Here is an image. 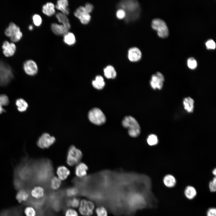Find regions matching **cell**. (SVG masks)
Segmentation results:
<instances>
[{
    "label": "cell",
    "mask_w": 216,
    "mask_h": 216,
    "mask_svg": "<svg viewBox=\"0 0 216 216\" xmlns=\"http://www.w3.org/2000/svg\"><path fill=\"white\" fill-rule=\"evenodd\" d=\"M78 208L79 214L82 216H92L94 213L95 204L91 200L83 199L80 200Z\"/></svg>",
    "instance_id": "5"
},
{
    "label": "cell",
    "mask_w": 216,
    "mask_h": 216,
    "mask_svg": "<svg viewBox=\"0 0 216 216\" xmlns=\"http://www.w3.org/2000/svg\"><path fill=\"white\" fill-rule=\"evenodd\" d=\"M116 15L117 17L119 19H124L126 16V13L123 9L119 8L116 12Z\"/></svg>",
    "instance_id": "39"
},
{
    "label": "cell",
    "mask_w": 216,
    "mask_h": 216,
    "mask_svg": "<svg viewBox=\"0 0 216 216\" xmlns=\"http://www.w3.org/2000/svg\"><path fill=\"white\" fill-rule=\"evenodd\" d=\"M88 118L90 122L97 125L104 124L106 121L105 116L99 109L94 108L92 109L88 113Z\"/></svg>",
    "instance_id": "8"
},
{
    "label": "cell",
    "mask_w": 216,
    "mask_h": 216,
    "mask_svg": "<svg viewBox=\"0 0 216 216\" xmlns=\"http://www.w3.org/2000/svg\"><path fill=\"white\" fill-rule=\"evenodd\" d=\"M57 177L61 181L66 180L70 174L69 170L66 166H58L56 170Z\"/></svg>",
    "instance_id": "18"
},
{
    "label": "cell",
    "mask_w": 216,
    "mask_h": 216,
    "mask_svg": "<svg viewBox=\"0 0 216 216\" xmlns=\"http://www.w3.org/2000/svg\"><path fill=\"white\" fill-rule=\"evenodd\" d=\"M152 28L157 32L158 35L160 38H165L169 35V30L165 22L161 19L158 18L152 20L151 24Z\"/></svg>",
    "instance_id": "7"
},
{
    "label": "cell",
    "mask_w": 216,
    "mask_h": 216,
    "mask_svg": "<svg viewBox=\"0 0 216 216\" xmlns=\"http://www.w3.org/2000/svg\"><path fill=\"white\" fill-rule=\"evenodd\" d=\"M15 104L17 110L20 112L26 111L28 106L27 102L22 98L17 99L16 101Z\"/></svg>",
    "instance_id": "26"
},
{
    "label": "cell",
    "mask_w": 216,
    "mask_h": 216,
    "mask_svg": "<svg viewBox=\"0 0 216 216\" xmlns=\"http://www.w3.org/2000/svg\"><path fill=\"white\" fill-rule=\"evenodd\" d=\"M70 28V26L59 25L56 23H53L51 25V29L53 32L58 35H64L68 32Z\"/></svg>",
    "instance_id": "14"
},
{
    "label": "cell",
    "mask_w": 216,
    "mask_h": 216,
    "mask_svg": "<svg viewBox=\"0 0 216 216\" xmlns=\"http://www.w3.org/2000/svg\"><path fill=\"white\" fill-rule=\"evenodd\" d=\"M88 167L86 164L82 162H80L76 165L75 173L76 176L79 178H82L87 174Z\"/></svg>",
    "instance_id": "16"
},
{
    "label": "cell",
    "mask_w": 216,
    "mask_h": 216,
    "mask_svg": "<svg viewBox=\"0 0 216 216\" xmlns=\"http://www.w3.org/2000/svg\"><path fill=\"white\" fill-rule=\"evenodd\" d=\"M123 126L128 129L129 135L132 137L138 136L140 132V125L136 120L131 116H125L122 122Z\"/></svg>",
    "instance_id": "2"
},
{
    "label": "cell",
    "mask_w": 216,
    "mask_h": 216,
    "mask_svg": "<svg viewBox=\"0 0 216 216\" xmlns=\"http://www.w3.org/2000/svg\"><path fill=\"white\" fill-rule=\"evenodd\" d=\"M42 11L46 15L49 16H51L55 13V6L52 3L47 2L43 5Z\"/></svg>",
    "instance_id": "21"
},
{
    "label": "cell",
    "mask_w": 216,
    "mask_h": 216,
    "mask_svg": "<svg viewBox=\"0 0 216 216\" xmlns=\"http://www.w3.org/2000/svg\"><path fill=\"white\" fill-rule=\"evenodd\" d=\"M14 77L12 69L7 64L0 61V86L8 84Z\"/></svg>",
    "instance_id": "3"
},
{
    "label": "cell",
    "mask_w": 216,
    "mask_h": 216,
    "mask_svg": "<svg viewBox=\"0 0 216 216\" xmlns=\"http://www.w3.org/2000/svg\"><path fill=\"white\" fill-rule=\"evenodd\" d=\"M63 40L67 45L71 46L76 42V38L74 35L72 33L68 32L64 35Z\"/></svg>",
    "instance_id": "29"
},
{
    "label": "cell",
    "mask_w": 216,
    "mask_h": 216,
    "mask_svg": "<svg viewBox=\"0 0 216 216\" xmlns=\"http://www.w3.org/2000/svg\"><path fill=\"white\" fill-rule=\"evenodd\" d=\"M68 2L67 0H59L57 1L56 5V8L60 10L62 13L67 15L69 13V10L68 8Z\"/></svg>",
    "instance_id": "19"
},
{
    "label": "cell",
    "mask_w": 216,
    "mask_h": 216,
    "mask_svg": "<svg viewBox=\"0 0 216 216\" xmlns=\"http://www.w3.org/2000/svg\"><path fill=\"white\" fill-rule=\"evenodd\" d=\"M206 46L208 49H214L215 48L216 44L214 41L212 39L208 40L206 43Z\"/></svg>",
    "instance_id": "42"
},
{
    "label": "cell",
    "mask_w": 216,
    "mask_h": 216,
    "mask_svg": "<svg viewBox=\"0 0 216 216\" xmlns=\"http://www.w3.org/2000/svg\"><path fill=\"white\" fill-rule=\"evenodd\" d=\"M3 106L0 103V114L5 112V110L3 107Z\"/></svg>",
    "instance_id": "45"
},
{
    "label": "cell",
    "mask_w": 216,
    "mask_h": 216,
    "mask_svg": "<svg viewBox=\"0 0 216 216\" xmlns=\"http://www.w3.org/2000/svg\"><path fill=\"white\" fill-rule=\"evenodd\" d=\"M212 173L213 175L215 176L216 174V169H214L212 171Z\"/></svg>",
    "instance_id": "47"
},
{
    "label": "cell",
    "mask_w": 216,
    "mask_h": 216,
    "mask_svg": "<svg viewBox=\"0 0 216 216\" xmlns=\"http://www.w3.org/2000/svg\"><path fill=\"white\" fill-rule=\"evenodd\" d=\"M142 57V53L140 50L136 47H133L129 49L128 52V57L132 62H136L139 61Z\"/></svg>",
    "instance_id": "15"
},
{
    "label": "cell",
    "mask_w": 216,
    "mask_h": 216,
    "mask_svg": "<svg viewBox=\"0 0 216 216\" xmlns=\"http://www.w3.org/2000/svg\"><path fill=\"white\" fill-rule=\"evenodd\" d=\"M33 22L34 24L37 26H40L42 22L41 17L38 14H34L32 17Z\"/></svg>",
    "instance_id": "38"
},
{
    "label": "cell",
    "mask_w": 216,
    "mask_h": 216,
    "mask_svg": "<svg viewBox=\"0 0 216 216\" xmlns=\"http://www.w3.org/2000/svg\"><path fill=\"white\" fill-rule=\"evenodd\" d=\"M80 200L76 197L71 198L66 202L67 206L69 208L76 209L79 206Z\"/></svg>",
    "instance_id": "30"
},
{
    "label": "cell",
    "mask_w": 216,
    "mask_h": 216,
    "mask_svg": "<svg viewBox=\"0 0 216 216\" xmlns=\"http://www.w3.org/2000/svg\"><path fill=\"white\" fill-rule=\"evenodd\" d=\"M0 103L4 106L8 105L9 104V100L8 97L4 94L0 95Z\"/></svg>",
    "instance_id": "40"
},
{
    "label": "cell",
    "mask_w": 216,
    "mask_h": 216,
    "mask_svg": "<svg viewBox=\"0 0 216 216\" xmlns=\"http://www.w3.org/2000/svg\"><path fill=\"white\" fill-rule=\"evenodd\" d=\"M82 157V152L74 146L69 148L67 156L66 162L70 166L76 165L80 162Z\"/></svg>",
    "instance_id": "4"
},
{
    "label": "cell",
    "mask_w": 216,
    "mask_h": 216,
    "mask_svg": "<svg viewBox=\"0 0 216 216\" xmlns=\"http://www.w3.org/2000/svg\"><path fill=\"white\" fill-rule=\"evenodd\" d=\"M104 75L108 79L115 78L116 73L114 68L112 65H109L104 69Z\"/></svg>",
    "instance_id": "25"
},
{
    "label": "cell",
    "mask_w": 216,
    "mask_h": 216,
    "mask_svg": "<svg viewBox=\"0 0 216 216\" xmlns=\"http://www.w3.org/2000/svg\"><path fill=\"white\" fill-rule=\"evenodd\" d=\"M164 77L160 72H158L153 74L150 81V85L154 89H161L163 86Z\"/></svg>",
    "instance_id": "10"
},
{
    "label": "cell",
    "mask_w": 216,
    "mask_h": 216,
    "mask_svg": "<svg viewBox=\"0 0 216 216\" xmlns=\"http://www.w3.org/2000/svg\"><path fill=\"white\" fill-rule=\"evenodd\" d=\"M62 184L61 181L57 176L52 177L50 181V186L52 190H58Z\"/></svg>",
    "instance_id": "28"
},
{
    "label": "cell",
    "mask_w": 216,
    "mask_h": 216,
    "mask_svg": "<svg viewBox=\"0 0 216 216\" xmlns=\"http://www.w3.org/2000/svg\"><path fill=\"white\" fill-rule=\"evenodd\" d=\"M23 68L26 74L30 76L35 75L38 71V67L36 63L32 60L25 61L23 63Z\"/></svg>",
    "instance_id": "12"
},
{
    "label": "cell",
    "mask_w": 216,
    "mask_h": 216,
    "mask_svg": "<svg viewBox=\"0 0 216 216\" xmlns=\"http://www.w3.org/2000/svg\"><path fill=\"white\" fill-rule=\"evenodd\" d=\"M2 48L3 54L7 57L13 56L16 50V46L15 44L13 42L10 43L7 40L3 42Z\"/></svg>",
    "instance_id": "13"
},
{
    "label": "cell",
    "mask_w": 216,
    "mask_h": 216,
    "mask_svg": "<svg viewBox=\"0 0 216 216\" xmlns=\"http://www.w3.org/2000/svg\"><path fill=\"white\" fill-rule=\"evenodd\" d=\"M45 194L44 188L39 185L34 186L31 190L30 194L32 196L36 199H39L44 197Z\"/></svg>",
    "instance_id": "17"
},
{
    "label": "cell",
    "mask_w": 216,
    "mask_h": 216,
    "mask_svg": "<svg viewBox=\"0 0 216 216\" xmlns=\"http://www.w3.org/2000/svg\"><path fill=\"white\" fill-rule=\"evenodd\" d=\"M84 7L86 12L89 14L92 12L94 8L93 5L89 3H86Z\"/></svg>",
    "instance_id": "44"
},
{
    "label": "cell",
    "mask_w": 216,
    "mask_h": 216,
    "mask_svg": "<svg viewBox=\"0 0 216 216\" xmlns=\"http://www.w3.org/2000/svg\"><path fill=\"white\" fill-rule=\"evenodd\" d=\"M78 193V189L75 187H70L65 190V194L67 196L71 198L76 197Z\"/></svg>",
    "instance_id": "32"
},
{
    "label": "cell",
    "mask_w": 216,
    "mask_h": 216,
    "mask_svg": "<svg viewBox=\"0 0 216 216\" xmlns=\"http://www.w3.org/2000/svg\"><path fill=\"white\" fill-rule=\"evenodd\" d=\"M29 197L28 193L24 189L20 190L17 193L16 196V200L19 203L26 201Z\"/></svg>",
    "instance_id": "24"
},
{
    "label": "cell",
    "mask_w": 216,
    "mask_h": 216,
    "mask_svg": "<svg viewBox=\"0 0 216 216\" xmlns=\"http://www.w3.org/2000/svg\"><path fill=\"white\" fill-rule=\"evenodd\" d=\"M64 216H79V214L75 209L69 207L65 210Z\"/></svg>",
    "instance_id": "35"
},
{
    "label": "cell",
    "mask_w": 216,
    "mask_h": 216,
    "mask_svg": "<svg viewBox=\"0 0 216 216\" xmlns=\"http://www.w3.org/2000/svg\"><path fill=\"white\" fill-rule=\"evenodd\" d=\"M96 216H107V210L102 206H98L95 210Z\"/></svg>",
    "instance_id": "34"
},
{
    "label": "cell",
    "mask_w": 216,
    "mask_h": 216,
    "mask_svg": "<svg viewBox=\"0 0 216 216\" xmlns=\"http://www.w3.org/2000/svg\"><path fill=\"white\" fill-rule=\"evenodd\" d=\"M184 193L187 199L189 200H192L196 196L197 192L195 188L192 186L189 185L185 188Z\"/></svg>",
    "instance_id": "22"
},
{
    "label": "cell",
    "mask_w": 216,
    "mask_h": 216,
    "mask_svg": "<svg viewBox=\"0 0 216 216\" xmlns=\"http://www.w3.org/2000/svg\"><path fill=\"white\" fill-rule=\"evenodd\" d=\"M56 141L55 137L48 133L43 134L39 138L37 145L40 148H47L52 145Z\"/></svg>",
    "instance_id": "9"
},
{
    "label": "cell",
    "mask_w": 216,
    "mask_h": 216,
    "mask_svg": "<svg viewBox=\"0 0 216 216\" xmlns=\"http://www.w3.org/2000/svg\"><path fill=\"white\" fill-rule=\"evenodd\" d=\"M24 212L26 216H36V211L34 207L28 206L25 208Z\"/></svg>",
    "instance_id": "33"
},
{
    "label": "cell",
    "mask_w": 216,
    "mask_h": 216,
    "mask_svg": "<svg viewBox=\"0 0 216 216\" xmlns=\"http://www.w3.org/2000/svg\"><path fill=\"white\" fill-rule=\"evenodd\" d=\"M118 6L119 8L123 9L125 11L127 21L136 19L139 16V4L136 0L122 1L119 3Z\"/></svg>",
    "instance_id": "1"
},
{
    "label": "cell",
    "mask_w": 216,
    "mask_h": 216,
    "mask_svg": "<svg viewBox=\"0 0 216 216\" xmlns=\"http://www.w3.org/2000/svg\"><path fill=\"white\" fill-rule=\"evenodd\" d=\"M4 33L6 36L10 37L11 41L13 42L19 41L22 36L19 27L12 22H10L6 28Z\"/></svg>",
    "instance_id": "6"
},
{
    "label": "cell",
    "mask_w": 216,
    "mask_h": 216,
    "mask_svg": "<svg viewBox=\"0 0 216 216\" xmlns=\"http://www.w3.org/2000/svg\"><path fill=\"white\" fill-rule=\"evenodd\" d=\"M206 216H216V209L214 207L209 208L206 212Z\"/></svg>",
    "instance_id": "43"
},
{
    "label": "cell",
    "mask_w": 216,
    "mask_h": 216,
    "mask_svg": "<svg viewBox=\"0 0 216 216\" xmlns=\"http://www.w3.org/2000/svg\"><path fill=\"white\" fill-rule=\"evenodd\" d=\"M194 101L190 97L184 98L183 101V104L184 110L188 113L192 112L194 110Z\"/></svg>",
    "instance_id": "20"
},
{
    "label": "cell",
    "mask_w": 216,
    "mask_h": 216,
    "mask_svg": "<svg viewBox=\"0 0 216 216\" xmlns=\"http://www.w3.org/2000/svg\"><path fill=\"white\" fill-rule=\"evenodd\" d=\"M163 181L164 185L169 188L174 187L176 184L175 178L171 175H167L165 176L163 178Z\"/></svg>",
    "instance_id": "23"
},
{
    "label": "cell",
    "mask_w": 216,
    "mask_h": 216,
    "mask_svg": "<svg viewBox=\"0 0 216 216\" xmlns=\"http://www.w3.org/2000/svg\"><path fill=\"white\" fill-rule=\"evenodd\" d=\"M28 29L30 30H32L33 29V26L32 25H30L28 26Z\"/></svg>",
    "instance_id": "46"
},
{
    "label": "cell",
    "mask_w": 216,
    "mask_h": 216,
    "mask_svg": "<svg viewBox=\"0 0 216 216\" xmlns=\"http://www.w3.org/2000/svg\"><path fill=\"white\" fill-rule=\"evenodd\" d=\"M197 62L196 59L193 57L189 58L187 61V65L190 69H194L197 66Z\"/></svg>",
    "instance_id": "37"
},
{
    "label": "cell",
    "mask_w": 216,
    "mask_h": 216,
    "mask_svg": "<svg viewBox=\"0 0 216 216\" xmlns=\"http://www.w3.org/2000/svg\"><path fill=\"white\" fill-rule=\"evenodd\" d=\"M56 17L58 21L62 24L70 26L69 20L67 16L62 13H58L56 15Z\"/></svg>",
    "instance_id": "31"
},
{
    "label": "cell",
    "mask_w": 216,
    "mask_h": 216,
    "mask_svg": "<svg viewBox=\"0 0 216 216\" xmlns=\"http://www.w3.org/2000/svg\"><path fill=\"white\" fill-rule=\"evenodd\" d=\"M93 86L98 89H102L105 85V82L102 76L100 75L97 76L94 80L92 81Z\"/></svg>",
    "instance_id": "27"
},
{
    "label": "cell",
    "mask_w": 216,
    "mask_h": 216,
    "mask_svg": "<svg viewBox=\"0 0 216 216\" xmlns=\"http://www.w3.org/2000/svg\"><path fill=\"white\" fill-rule=\"evenodd\" d=\"M147 142L150 146H154L157 144L158 142L157 136L153 134L149 135L147 139Z\"/></svg>",
    "instance_id": "36"
},
{
    "label": "cell",
    "mask_w": 216,
    "mask_h": 216,
    "mask_svg": "<svg viewBox=\"0 0 216 216\" xmlns=\"http://www.w3.org/2000/svg\"><path fill=\"white\" fill-rule=\"evenodd\" d=\"M209 188L210 191L212 192H214L216 190V178L214 177L212 181L209 183Z\"/></svg>",
    "instance_id": "41"
},
{
    "label": "cell",
    "mask_w": 216,
    "mask_h": 216,
    "mask_svg": "<svg viewBox=\"0 0 216 216\" xmlns=\"http://www.w3.org/2000/svg\"><path fill=\"white\" fill-rule=\"evenodd\" d=\"M74 15L83 24H87L90 21L91 16L87 13L83 6H81L77 9L74 13Z\"/></svg>",
    "instance_id": "11"
}]
</instances>
